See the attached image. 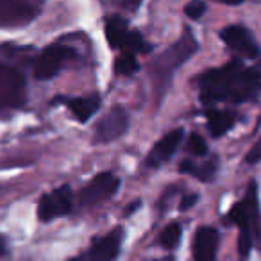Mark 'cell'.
<instances>
[{
  "label": "cell",
  "instance_id": "1",
  "mask_svg": "<svg viewBox=\"0 0 261 261\" xmlns=\"http://www.w3.org/2000/svg\"><path fill=\"white\" fill-rule=\"evenodd\" d=\"M199 86L200 100L204 104L220 100L242 104L261 93V68H243L240 61L229 63L222 68L204 72Z\"/></svg>",
  "mask_w": 261,
  "mask_h": 261
},
{
  "label": "cell",
  "instance_id": "2",
  "mask_svg": "<svg viewBox=\"0 0 261 261\" xmlns=\"http://www.w3.org/2000/svg\"><path fill=\"white\" fill-rule=\"evenodd\" d=\"M25 98V81L18 70L0 66V111L18 108Z\"/></svg>",
  "mask_w": 261,
  "mask_h": 261
},
{
  "label": "cell",
  "instance_id": "3",
  "mask_svg": "<svg viewBox=\"0 0 261 261\" xmlns=\"http://www.w3.org/2000/svg\"><path fill=\"white\" fill-rule=\"evenodd\" d=\"M72 190L70 186H61L52 193L41 197L40 206H38V217L43 222H50L58 217L70 213L72 210Z\"/></svg>",
  "mask_w": 261,
  "mask_h": 261
},
{
  "label": "cell",
  "instance_id": "4",
  "mask_svg": "<svg viewBox=\"0 0 261 261\" xmlns=\"http://www.w3.org/2000/svg\"><path fill=\"white\" fill-rule=\"evenodd\" d=\"M197 50V41L193 36L185 34L177 43H174L165 54H161L156 61V73H170L174 68L186 61Z\"/></svg>",
  "mask_w": 261,
  "mask_h": 261
},
{
  "label": "cell",
  "instance_id": "5",
  "mask_svg": "<svg viewBox=\"0 0 261 261\" xmlns=\"http://www.w3.org/2000/svg\"><path fill=\"white\" fill-rule=\"evenodd\" d=\"M220 38L225 41L232 52H236L242 58L254 59L259 56V47L254 40L252 33L242 25H229L220 33Z\"/></svg>",
  "mask_w": 261,
  "mask_h": 261
},
{
  "label": "cell",
  "instance_id": "6",
  "mask_svg": "<svg viewBox=\"0 0 261 261\" xmlns=\"http://www.w3.org/2000/svg\"><path fill=\"white\" fill-rule=\"evenodd\" d=\"M120 181L109 172H102L91 182H88L86 188H83L79 195V202L83 206H93V204H98L100 200L109 199L113 193L116 192Z\"/></svg>",
  "mask_w": 261,
  "mask_h": 261
},
{
  "label": "cell",
  "instance_id": "7",
  "mask_svg": "<svg viewBox=\"0 0 261 261\" xmlns=\"http://www.w3.org/2000/svg\"><path fill=\"white\" fill-rule=\"evenodd\" d=\"M127 129V113L123 108H113L100 122L97 123V142L108 143L120 138Z\"/></svg>",
  "mask_w": 261,
  "mask_h": 261
},
{
  "label": "cell",
  "instance_id": "8",
  "mask_svg": "<svg viewBox=\"0 0 261 261\" xmlns=\"http://www.w3.org/2000/svg\"><path fill=\"white\" fill-rule=\"evenodd\" d=\"M123 240V229L118 227L108 236L100 238L90 250L86 252L84 257H79L81 261H113L120 252Z\"/></svg>",
  "mask_w": 261,
  "mask_h": 261
},
{
  "label": "cell",
  "instance_id": "9",
  "mask_svg": "<svg viewBox=\"0 0 261 261\" xmlns=\"http://www.w3.org/2000/svg\"><path fill=\"white\" fill-rule=\"evenodd\" d=\"M72 52L63 47H50L41 52V56L34 63V77L40 81L52 79L59 72L63 61H65Z\"/></svg>",
  "mask_w": 261,
  "mask_h": 261
},
{
  "label": "cell",
  "instance_id": "10",
  "mask_svg": "<svg viewBox=\"0 0 261 261\" xmlns=\"http://www.w3.org/2000/svg\"><path fill=\"white\" fill-rule=\"evenodd\" d=\"M34 15L36 9L27 0H0V25H22Z\"/></svg>",
  "mask_w": 261,
  "mask_h": 261
},
{
  "label": "cell",
  "instance_id": "11",
  "mask_svg": "<svg viewBox=\"0 0 261 261\" xmlns=\"http://www.w3.org/2000/svg\"><path fill=\"white\" fill-rule=\"evenodd\" d=\"M220 236L213 227H200L195 234L193 243V257L195 261H215L218 250Z\"/></svg>",
  "mask_w": 261,
  "mask_h": 261
},
{
  "label": "cell",
  "instance_id": "12",
  "mask_svg": "<svg viewBox=\"0 0 261 261\" xmlns=\"http://www.w3.org/2000/svg\"><path fill=\"white\" fill-rule=\"evenodd\" d=\"M182 142V129H174L170 130L168 135H165L160 142L154 145L152 152L147 158V163L150 167H158V165L165 163L172 158V154L177 150V147L181 145Z\"/></svg>",
  "mask_w": 261,
  "mask_h": 261
},
{
  "label": "cell",
  "instance_id": "13",
  "mask_svg": "<svg viewBox=\"0 0 261 261\" xmlns=\"http://www.w3.org/2000/svg\"><path fill=\"white\" fill-rule=\"evenodd\" d=\"M66 106H68L72 115L79 122H86V120H90V116H93L97 113L98 106H100V98L97 95H93V97H83V98H70L66 102Z\"/></svg>",
  "mask_w": 261,
  "mask_h": 261
},
{
  "label": "cell",
  "instance_id": "14",
  "mask_svg": "<svg viewBox=\"0 0 261 261\" xmlns=\"http://www.w3.org/2000/svg\"><path fill=\"white\" fill-rule=\"evenodd\" d=\"M129 34L127 31V22L120 16H111L106 23V36L113 48H122L125 43V38Z\"/></svg>",
  "mask_w": 261,
  "mask_h": 261
},
{
  "label": "cell",
  "instance_id": "15",
  "mask_svg": "<svg viewBox=\"0 0 261 261\" xmlns=\"http://www.w3.org/2000/svg\"><path fill=\"white\" fill-rule=\"evenodd\" d=\"M234 115L229 111H220V109H211L207 111V125L213 136H222L227 133L229 127L234 123Z\"/></svg>",
  "mask_w": 261,
  "mask_h": 261
},
{
  "label": "cell",
  "instance_id": "16",
  "mask_svg": "<svg viewBox=\"0 0 261 261\" xmlns=\"http://www.w3.org/2000/svg\"><path fill=\"white\" fill-rule=\"evenodd\" d=\"M181 172L195 175L200 181H211L215 172H217V163H215V161H207V163H202L200 167H197L192 160H186L181 163Z\"/></svg>",
  "mask_w": 261,
  "mask_h": 261
},
{
  "label": "cell",
  "instance_id": "17",
  "mask_svg": "<svg viewBox=\"0 0 261 261\" xmlns=\"http://www.w3.org/2000/svg\"><path fill=\"white\" fill-rule=\"evenodd\" d=\"M138 59H136L135 54H129V52H123L115 61V72L118 75H130V73L138 72Z\"/></svg>",
  "mask_w": 261,
  "mask_h": 261
},
{
  "label": "cell",
  "instance_id": "18",
  "mask_svg": "<svg viewBox=\"0 0 261 261\" xmlns=\"http://www.w3.org/2000/svg\"><path fill=\"white\" fill-rule=\"evenodd\" d=\"M179 240H181V225H179V224L167 225V227H165V231L161 232V236H160L161 245L167 247V249L175 247L179 243Z\"/></svg>",
  "mask_w": 261,
  "mask_h": 261
},
{
  "label": "cell",
  "instance_id": "19",
  "mask_svg": "<svg viewBox=\"0 0 261 261\" xmlns=\"http://www.w3.org/2000/svg\"><path fill=\"white\" fill-rule=\"evenodd\" d=\"M125 48V52H129V54H135L136 52H145L147 47H145V41H143L142 34L138 33H129L125 38V43H123V47Z\"/></svg>",
  "mask_w": 261,
  "mask_h": 261
},
{
  "label": "cell",
  "instance_id": "20",
  "mask_svg": "<svg viewBox=\"0 0 261 261\" xmlns=\"http://www.w3.org/2000/svg\"><path fill=\"white\" fill-rule=\"evenodd\" d=\"M186 149H188V152L192 154V156H204V154L207 152L206 142H204V138H202V136H199V135H192V136H190Z\"/></svg>",
  "mask_w": 261,
  "mask_h": 261
},
{
  "label": "cell",
  "instance_id": "21",
  "mask_svg": "<svg viewBox=\"0 0 261 261\" xmlns=\"http://www.w3.org/2000/svg\"><path fill=\"white\" fill-rule=\"evenodd\" d=\"M204 11H206V4L202 0H192L185 6V15L192 20H199L204 15Z\"/></svg>",
  "mask_w": 261,
  "mask_h": 261
},
{
  "label": "cell",
  "instance_id": "22",
  "mask_svg": "<svg viewBox=\"0 0 261 261\" xmlns=\"http://www.w3.org/2000/svg\"><path fill=\"white\" fill-rule=\"evenodd\" d=\"M245 161H247V163H259V161H261V138L257 140V142L254 143L252 149L249 150Z\"/></svg>",
  "mask_w": 261,
  "mask_h": 261
},
{
  "label": "cell",
  "instance_id": "23",
  "mask_svg": "<svg viewBox=\"0 0 261 261\" xmlns=\"http://www.w3.org/2000/svg\"><path fill=\"white\" fill-rule=\"evenodd\" d=\"M122 2V6L125 9H129V11H136V9L140 8V4H142V0H120Z\"/></svg>",
  "mask_w": 261,
  "mask_h": 261
},
{
  "label": "cell",
  "instance_id": "24",
  "mask_svg": "<svg viewBox=\"0 0 261 261\" xmlns=\"http://www.w3.org/2000/svg\"><path fill=\"white\" fill-rule=\"evenodd\" d=\"M195 200H197V195H188V197H185V199H182V202H181V210H182V211H186L188 207H192L193 204H195Z\"/></svg>",
  "mask_w": 261,
  "mask_h": 261
},
{
  "label": "cell",
  "instance_id": "25",
  "mask_svg": "<svg viewBox=\"0 0 261 261\" xmlns=\"http://www.w3.org/2000/svg\"><path fill=\"white\" fill-rule=\"evenodd\" d=\"M215 2H222V4H229V6H240L243 0H215Z\"/></svg>",
  "mask_w": 261,
  "mask_h": 261
},
{
  "label": "cell",
  "instance_id": "26",
  "mask_svg": "<svg viewBox=\"0 0 261 261\" xmlns=\"http://www.w3.org/2000/svg\"><path fill=\"white\" fill-rule=\"evenodd\" d=\"M6 252V240L4 236H0V256H4Z\"/></svg>",
  "mask_w": 261,
  "mask_h": 261
}]
</instances>
